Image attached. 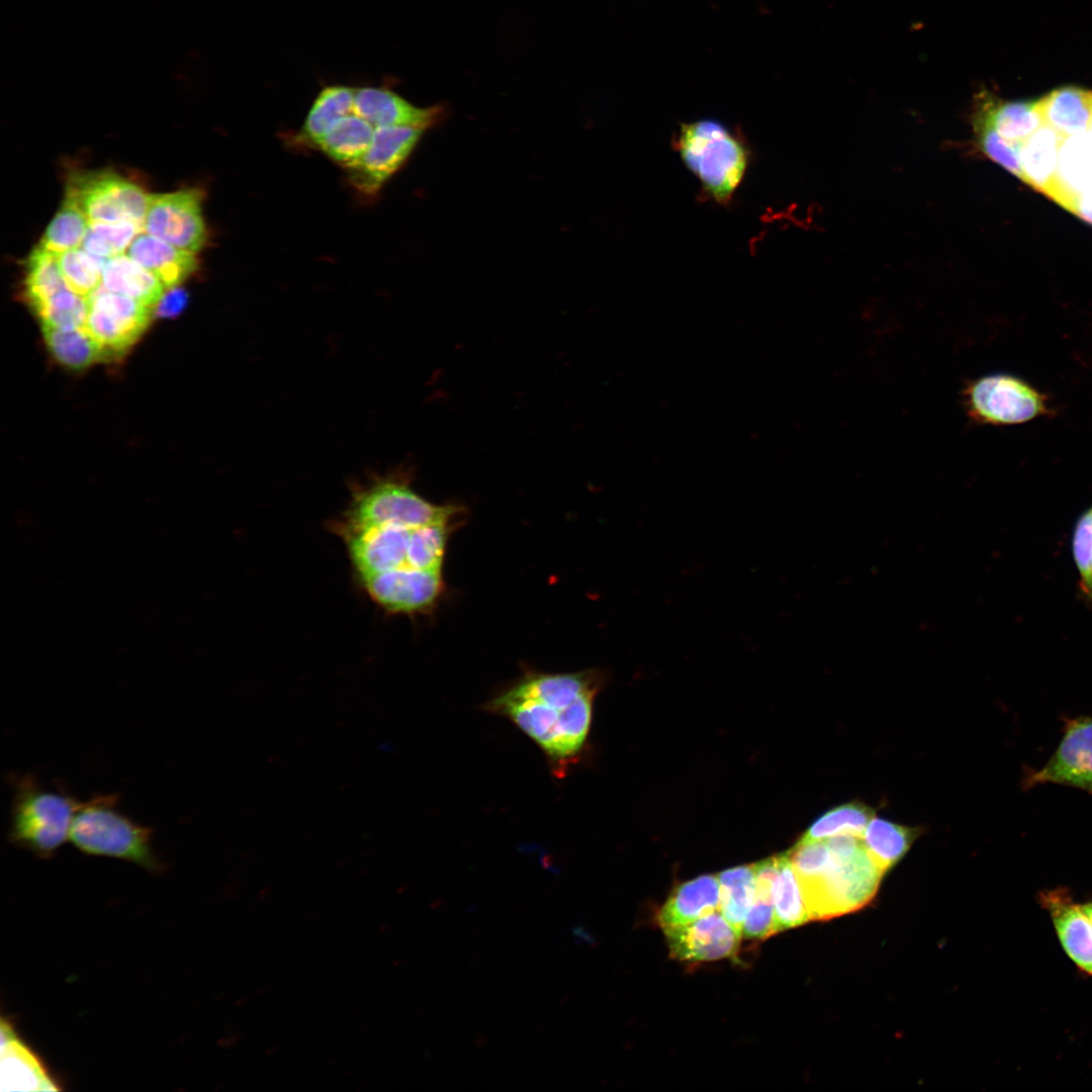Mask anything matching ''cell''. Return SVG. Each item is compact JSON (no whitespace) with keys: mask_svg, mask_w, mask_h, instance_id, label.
Listing matches in <instances>:
<instances>
[{"mask_svg":"<svg viewBox=\"0 0 1092 1092\" xmlns=\"http://www.w3.org/2000/svg\"><path fill=\"white\" fill-rule=\"evenodd\" d=\"M600 680L595 671L529 673L485 709L512 721L552 764L566 767L587 739Z\"/></svg>","mask_w":1092,"mask_h":1092,"instance_id":"1","label":"cell"},{"mask_svg":"<svg viewBox=\"0 0 1092 1092\" xmlns=\"http://www.w3.org/2000/svg\"><path fill=\"white\" fill-rule=\"evenodd\" d=\"M675 148L704 192L720 204L729 202L749 164L743 139L722 121L701 118L680 123Z\"/></svg>","mask_w":1092,"mask_h":1092,"instance_id":"2","label":"cell"},{"mask_svg":"<svg viewBox=\"0 0 1092 1092\" xmlns=\"http://www.w3.org/2000/svg\"><path fill=\"white\" fill-rule=\"evenodd\" d=\"M116 794H99L76 809L69 840L89 855L124 859L149 871L162 863L153 847V829L132 820L118 809Z\"/></svg>","mask_w":1092,"mask_h":1092,"instance_id":"3","label":"cell"},{"mask_svg":"<svg viewBox=\"0 0 1092 1092\" xmlns=\"http://www.w3.org/2000/svg\"><path fill=\"white\" fill-rule=\"evenodd\" d=\"M8 839L15 846L49 858L70 838L79 802L69 793L49 789L31 775L13 778Z\"/></svg>","mask_w":1092,"mask_h":1092,"instance_id":"4","label":"cell"},{"mask_svg":"<svg viewBox=\"0 0 1092 1092\" xmlns=\"http://www.w3.org/2000/svg\"><path fill=\"white\" fill-rule=\"evenodd\" d=\"M406 469L371 475L355 483L341 522L359 526H399L418 528L435 522H450L460 508L439 506L422 497L412 486Z\"/></svg>","mask_w":1092,"mask_h":1092,"instance_id":"5","label":"cell"},{"mask_svg":"<svg viewBox=\"0 0 1092 1092\" xmlns=\"http://www.w3.org/2000/svg\"><path fill=\"white\" fill-rule=\"evenodd\" d=\"M962 399L966 415L977 425H1019L1054 413L1046 394L1007 373L967 381Z\"/></svg>","mask_w":1092,"mask_h":1092,"instance_id":"6","label":"cell"},{"mask_svg":"<svg viewBox=\"0 0 1092 1092\" xmlns=\"http://www.w3.org/2000/svg\"><path fill=\"white\" fill-rule=\"evenodd\" d=\"M884 874L864 846L848 857L833 855L823 876L800 884L811 920L828 919L866 906L874 898Z\"/></svg>","mask_w":1092,"mask_h":1092,"instance_id":"7","label":"cell"},{"mask_svg":"<svg viewBox=\"0 0 1092 1092\" xmlns=\"http://www.w3.org/2000/svg\"><path fill=\"white\" fill-rule=\"evenodd\" d=\"M149 195L128 177L110 170L72 173L66 196L73 198L90 221L144 223Z\"/></svg>","mask_w":1092,"mask_h":1092,"instance_id":"8","label":"cell"},{"mask_svg":"<svg viewBox=\"0 0 1092 1092\" xmlns=\"http://www.w3.org/2000/svg\"><path fill=\"white\" fill-rule=\"evenodd\" d=\"M202 200L198 188L150 194L144 231L179 249L199 252L208 241Z\"/></svg>","mask_w":1092,"mask_h":1092,"instance_id":"9","label":"cell"},{"mask_svg":"<svg viewBox=\"0 0 1092 1092\" xmlns=\"http://www.w3.org/2000/svg\"><path fill=\"white\" fill-rule=\"evenodd\" d=\"M85 327L103 347L108 357L129 349L149 326L154 309L100 286L88 297Z\"/></svg>","mask_w":1092,"mask_h":1092,"instance_id":"10","label":"cell"},{"mask_svg":"<svg viewBox=\"0 0 1092 1092\" xmlns=\"http://www.w3.org/2000/svg\"><path fill=\"white\" fill-rule=\"evenodd\" d=\"M1045 784L1076 788L1092 796V716L1066 719L1052 756L1041 767L1027 769L1022 782L1027 790Z\"/></svg>","mask_w":1092,"mask_h":1092,"instance_id":"11","label":"cell"},{"mask_svg":"<svg viewBox=\"0 0 1092 1092\" xmlns=\"http://www.w3.org/2000/svg\"><path fill=\"white\" fill-rule=\"evenodd\" d=\"M358 578L377 605L396 614L428 612L436 605L444 588L441 571L398 568Z\"/></svg>","mask_w":1092,"mask_h":1092,"instance_id":"12","label":"cell"},{"mask_svg":"<svg viewBox=\"0 0 1092 1092\" xmlns=\"http://www.w3.org/2000/svg\"><path fill=\"white\" fill-rule=\"evenodd\" d=\"M424 129L377 127L361 161L348 171L349 183L361 194L374 196L407 161Z\"/></svg>","mask_w":1092,"mask_h":1092,"instance_id":"13","label":"cell"},{"mask_svg":"<svg viewBox=\"0 0 1092 1092\" xmlns=\"http://www.w3.org/2000/svg\"><path fill=\"white\" fill-rule=\"evenodd\" d=\"M663 933L670 956L682 963L711 962L735 956L742 937L720 910L663 930Z\"/></svg>","mask_w":1092,"mask_h":1092,"instance_id":"14","label":"cell"},{"mask_svg":"<svg viewBox=\"0 0 1092 1092\" xmlns=\"http://www.w3.org/2000/svg\"><path fill=\"white\" fill-rule=\"evenodd\" d=\"M354 113L375 128L416 127L427 130L442 121L446 111L442 105L417 106L390 89L363 87L356 89Z\"/></svg>","mask_w":1092,"mask_h":1092,"instance_id":"15","label":"cell"},{"mask_svg":"<svg viewBox=\"0 0 1092 1092\" xmlns=\"http://www.w3.org/2000/svg\"><path fill=\"white\" fill-rule=\"evenodd\" d=\"M972 120L988 124L1018 153L1021 145L1045 123L1039 100L1006 101L987 90L975 95Z\"/></svg>","mask_w":1092,"mask_h":1092,"instance_id":"16","label":"cell"},{"mask_svg":"<svg viewBox=\"0 0 1092 1092\" xmlns=\"http://www.w3.org/2000/svg\"><path fill=\"white\" fill-rule=\"evenodd\" d=\"M1040 899L1067 954L1081 970L1092 975V918L1066 891L1043 892Z\"/></svg>","mask_w":1092,"mask_h":1092,"instance_id":"17","label":"cell"},{"mask_svg":"<svg viewBox=\"0 0 1092 1092\" xmlns=\"http://www.w3.org/2000/svg\"><path fill=\"white\" fill-rule=\"evenodd\" d=\"M1 1091H56L59 1087L13 1026L1 1023Z\"/></svg>","mask_w":1092,"mask_h":1092,"instance_id":"18","label":"cell"},{"mask_svg":"<svg viewBox=\"0 0 1092 1092\" xmlns=\"http://www.w3.org/2000/svg\"><path fill=\"white\" fill-rule=\"evenodd\" d=\"M126 254L154 274L167 290L178 287L199 266L196 253L172 246L145 231L133 239Z\"/></svg>","mask_w":1092,"mask_h":1092,"instance_id":"19","label":"cell"},{"mask_svg":"<svg viewBox=\"0 0 1092 1092\" xmlns=\"http://www.w3.org/2000/svg\"><path fill=\"white\" fill-rule=\"evenodd\" d=\"M720 910L718 876L705 875L678 885L657 914L662 931Z\"/></svg>","mask_w":1092,"mask_h":1092,"instance_id":"20","label":"cell"},{"mask_svg":"<svg viewBox=\"0 0 1092 1092\" xmlns=\"http://www.w3.org/2000/svg\"><path fill=\"white\" fill-rule=\"evenodd\" d=\"M101 286L108 291L130 297L154 310L167 290L154 274L127 254L107 260L102 269Z\"/></svg>","mask_w":1092,"mask_h":1092,"instance_id":"21","label":"cell"},{"mask_svg":"<svg viewBox=\"0 0 1092 1092\" xmlns=\"http://www.w3.org/2000/svg\"><path fill=\"white\" fill-rule=\"evenodd\" d=\"M1044 122L1064 139L1084 133L1092 122V92L1066 86L1039 100Z\"/></svg>","mask_w":1092,"mask_h":1092,"instance_id":"22","label":"cell"},{"mask_svg":"<svg viewBox=\"0 0 1092 1092\" xmlns=\"http://www.w3.org/2000/svg\"><path fill=\"white\" fill-rule=\"evenodd\" d=\"M1063 141L1062 135L1044 123L1019 149L1024 182L1046 195L1056 180Z\"/></svg>","mask_w":1092,"mask_h":1092,"instance_id":"23","label":"cell"},{"mask_svg":"<svg viewBox=\"0 0 1092 1092\" xmlns=\"http://www.w3.org/2000/svg\"><path fill=\"white\" fill-rule=\"evenodd\" d=\"M374 131L375 127L370 122L351 113L338 120L315 147L333 162L349 170L368 151Z\"/></svg>","mask_w":1092,"mask_h":1092,"instance_id":"24","label":"cell"},{"mask_svg":"<svg viewBox=\"0 0 1092 1092\" xmlns=\"http://www.w3.org/2000/svg\"><path fill=\"white\" fill-rule=\"evenodd\" d=\"M355 92L356 89L344 85L324 88L314 99L294 138L296 143L315 147L338 120L354 113Z\"/></svg>","mask_w":1092,"mask_h":1092,"instance_id":"25","label":"cell"},{"mask_svg":"<svg viewBox=\"0 0 1092 1092\" xmlns=\"http://www.w3.org/2000/svg\"><path fill=\"white\" fill-rule=\"evenodd\" d=\"M41 333L52 356L68 368L85 369L109 358L85 326L61 329L41 325Z\"/></svg>","mask_w":1092,"mask_h":1092,"instance_id":"26","label":"cell"},{"mask_svg":"<svg viewBox=\"0 0 1092 1092\" xmlns=\"http://www.w3.org/2000/svg\"><path fill=\"white\" fill-rule=\"evenodd\" d=\"M920 831L882 818L873 817L863 836V846L873 861L886 873L908 851Z\"/></svg>","mask_w":1092,"mask_h":1092,"instance_id":"27","label":"cell"},{"mask_svg":"<svg viewBox=\"0 0 1092 1092\" xmlns=\"http://www.w3.org/2000/svg\"><path fill=\"white\" fill-rule=\"evenodd\" d=\"M774 882V908L777 931L797 927L811 920L802 890L791 863L789 852L778 855Z\"/></svg>","mask_w":1092,"mask_h":1092,"instance_id":"28","label":"cell"},{"mask_svg":"<svg viewBox=\"0 0 1092 1092\" xmlns=\"http://www.w3.org/2000/svg\"><path fill=\"white\" fill-rule=\"evenodd\" d=\"M720 912L742 936L745 918L755 898L754 866L728 869L718 875Z\"/></svg>","mask_w":1092,"mask_h":1092,"instance_id":"29","label":"cell"},{"mask_svg":"<svg viewBox=\"0 0 1092 1092\" xmlns=\"http://www.w3.org/2000/svg\"><path fill=\"white\" fill-rule=\"evenodd\" d=\"M24 297L30 307L69 288L58 260V255L36 246L25 261Z\"/></svg>","mask_w":1092,"mask_h":1092,"instance_id":"30","label":"cell"},{"mask_svg":"<svg viewBox=\"0 0 1092 1092\" xmlns=\"http://www.w3.org/2000/svg\"><path fill=\"white\" fill-rule=\"evenodd\" d=\"M89 223V218L78 203L73 198L65 196L38 245L55 254L79 248Z\"/></svg>","mask_w":1092,"mask_h":1092,"instance_id":"31","label":"cell"},{"mask_svg":"<svg viewBox=\"0 0 1092 1092\" xmlns=\"http://www.w3.org/2000/svg\"><path fill=\"white\" fill-rule=\"evenodd\" d=\"M143 231V224L129 220L90 221L81 248L105 265L107 260L127 251L133 239Z\"/></svg>","mask_w":1092,"mask_h":1092,"instance_id":"32","label":"cell"},{"mask_svg":"<svg viewBox=\"0 0 1092 1092\" xmlns=\"http://www.w3.org/2000/svg\"><path fill=\"white\" fill-rule=\"evenodd\" d=\"M874 817V810L852 802L835 807L820 816L801 837L802 841L823 840L834 835L851 834L862 838Z\"/></svg>","mask_w":1092,"mask_h":1092,"instance_id":"33","label":"cell"},{"mask_svg":"<svg viewBox=\"0 0 1092 1092\" xmlns=\"http://www.w3.org/2000/svg\"><path fill=\"white\" fill-rule=\"evenodd\" d=\"M450 522H435L414 528L410 537L407 565L413 569L441 571Z\"/></svg>","mask_w":1092,"mask_h":1092,"instance_id":"34","label":"cell"},{"mask_svg":"<svg viewBox=\"0 0 1092 1092\" xmlns=\"http://www.w3.org/2000/svg\"><path fill=\"white\" fill-rule=\"evenodd\" d=\"M41 325L71 329L84 327L89 313V301L67 288L32 307Z\"/></svg>","mask_w":1092,"mask_h":1092,"instance_id":"35","label":"cell"},{"mask_svg":"<svg viewBox=\"0 0 1092 1092\" xmlns=\"http://www.w3.org/2000/svg\"><path fill=\"white\" fill-rule=\"evenodd\" d=\"M57 255L63 277L74 292L88 298L101 286L104 264L81 247Z\"/></svg>","mask_w":1092,"mask_h":1092,"instance_id":"36","label":"cell"},{"mask_svg":"<svg viewBox=\"0 0 1092 1092\" xmlns=\"http://www.w3.org/2000/svg\"><path fill=\"white\" fill-rule=\"evenodd\" d=\"M788 852L800 884L823 876L833 860L832 852L825 840H799Z\"/></svg>","mask_w":1092,"mask_h":1092,"instance_id":"37","label":"cell"},{"mask_svg":"<svg viewBox=\"0 0 1092 1092\" xmlns=\"http://www.w3.org/2000/svg\"><path fill=\"white\" fill-rule=\"evenodd\" d=\"M1072 553L1082 589L1092 598V507L1076 522L1072 536Z\"/></svg>","mask_w":1092,"mask_h":1092,"instance_id":"38","label":"cell"},{"mask_svg":"<svg viewBox=\"0 0 1092 1092\" xmlns=\"http://www.w3.org/2000/svg\"><path fill=\"white\" fill-rule=\"evenodd\" d=\"M777 932L774 900L755 895L743 924L742 936L747 939H765Z\"/></svg>","mask_w":1092,"mask_h":1092,"instance_id":"39","label":"cell"},{"mask_svg":"<svg viewBox=\"0 0 1092 1092\" xmlns=\"http://www.w3.org/2000/svg\"><path fill=\"white\" fill-rule=\"evenodd\" d=\"M186 301L187 295L184 290L178 287L168 289L155 307V311L160 316H172L184 308Z\"/></svg>","mask_w":1092,"mask_h":1092,"instance_id":"40","label":"cell"},{"mask_svg":"<svg viewBox=\"0 0 1092 1092\" xmlns=\"http://www.w3.org/2000/svg\"><path fill=\"white\" fill-rule=\"evenodd\" d=\"M1066 208H1069L1079 216L1092 222V189L1083 194H1077Z\"/></svg>","mask_w":1092,"mask_h":1092,"instance_id":"41","label":"cell"},{"mask_svg":"<svg viewBox=\"0 0 1092 1092\" xmlns=\"http://www.w3.org/2000/svg\"><path fill=\"white\" fill-rule=\"evenodd\" d=\"M1087 914L1092 918V902H1088L1082 905Z\"/></svg>","mask_w":1092,"mask_h":1092,"instance_id":"42","label":"cell"}]
</instances>
